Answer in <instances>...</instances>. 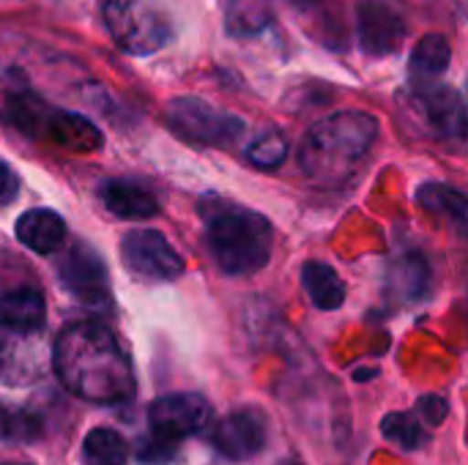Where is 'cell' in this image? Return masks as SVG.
<instances>
[{"label":"cell","instance_id":"1","mask_svg":"<svg viewBox=\"0 0 468 465\" xmlns=\"http://www.w3.org/2000/svg\"><path fill=\"white\" fill-rule=\"evenodd\" d=\"M52 367L60 384L88 403H123L134 392L129 362L115 334L101 323H71L60 332Z\"/></svg>","mask_w":468,"mask_h":465},{"label":"cell","instance_id":"2","mask_svg":"<svg viewBox=\"0 0 468 465\" xmlns=\"http://www.w3.org/2000/svg\"><path fill=\"white\" fill-rule=\"evenodd\" d=\"M200 211L206 219L208 252L228 277H247L269 263L274 227L263 214L222 197H206Z\"/></svg>","mask_w":468,"mask_h":465},{"label":"cell","instance_id":"3","mask_svg":"<svg viewBox=\"0 0 468 465\" xmlns=\"http://www.w3.org/2000/svg\"><path fill=\"white\" fill-rule=\"evenodd\" d=\"M378 121L362 110H343L318 121L299 145V164L318 184H340L370 153Z\"/></svg>","mask_w":468,"mask_h":465},{"label":"cell","instance_id":"4","mask_svg":"<svg viewBox=\"0 0 468 465\" xmlns=\"http://www.w3.org/2000/svg\"><path fill=\"white\" fill-rule=\"evenodd\" d=\"M104 25L129 55L159 52L173 38L170 19L148 0H104Z\"/></svg>","mask_w":468,"mask_h":465},{"label":"cell","instance_id":"5","mask_svg":"<svg viewBox=\"0 0 468 465\" xmlns=\"http://www.w3.org/2000/svg\"><path fill=\"white\" fill-rule=\"evenodd\" d=\"M167 123L178 137L197 145H230L244 132L241 118L222 112L195 96L173 99L167 107Z\"/></svg>","mask_w":468,"mask_h":465},{"label":"cell","instance_id":"6","mask_svg":"<svg viewBox=\"0 0 468 465\" xmlns=\"http://www.w3.org/2000/svg\"><path fill=\"white\" fill-rule=\"evenodd\" d=\"M121 258L123 266L140 280L162 282L184 274L181 255L159 230H132L121 244Z\"/></svg>","mask_w":468,"mask_h":465},{"label":"cell","instance_id":"7","mask_svg":"<svg viewBox=\"0 0 468 465\" xmlns=\"http://www.w3.org/2000/svg\"><path fill=\"white\" fill-rule=\"evenodd\" d=\"M208 422H211V406L206 403V397H200L195 392L165 395L156 403H151V408H148L151 433L165 441H173V444L206 430Z\"/></svg>","mask_w":468,"mask_h":465},{"label":"cell","instance_id":"8","mask_svg":"<svg viewBox=\"0 0 468 465\" xmlns=\"http://www.w3.org/2000/svg\"><path fill=\"white\" fill-rule=\"evenodd\" d=\"M266 439H269L266 417L258 408H239V411H230L225 419H219V425L214 428L211 444L222 458L241 463V460L261 455L266 447Z\"/></svg>","mask_w":468,"mask_h":465},{"label":"cell","instance_id":"9","mask_svg":"<svg viewBox=\"0 0 468 465\" xmlns=\"http://www.w3.org/2000/svg\"><path fill=\"white\" fill-rule=\"evenodd\" d=\"M417 104L428 121V126L447 140H466L468 137V104L463 96L441 82L414 85Z\"/></svg>","mask_w":468,"mask_h":465},{"label":"cell","instance_id":"10","mask_svg":"<svg viewBox=\"0 0 468 465\" xmlns=\"http://www.w3.org/2000/svg\"><path fill=\"white\" fill-rule=\"evenodd\" d=\"M60 282L63 288L82 304L101 307L110 299V285H107V269L101 258L90 247H74L63 266H60Z\"/></svg>","mask_w":468,"mask_h":465},{"label":"cell","instance_id":"11","mask_svg":"<svg viewBox=\"0 0 468 465\" xmlns=\"http://www.w3.org/2000/svg\"><path fill=\"white\" fill-rule=\"evenodd\" d=\"M44 370V348L38 334H25L0 326V384L25 386Z\"/></svg>","mask_w":468,"mask_h":465},{"label":"cell","instance_id":"12","mask_svg":"<svg viewBox=\"0 0 468 465\" xmlns=\"http://www.w3.org/2000/svg\"><path fill=\"white\" fill-rule=\"evenodd\" d=\"M359 44L370 55H389L406 36V22L398 8L384 0H362L356 11Z\"/></svg>","mask_w":468,"mask_h":465},{"label":"cell","instance_id":"13","mask_svg":"<svg viewBox=\"0 0 468 465\" xmlns=\"http://www.w3.org/2000/svg\"><path fill=\"white\" fill-rule=\"evenodd\" d=\"M44 140L55 143L58 148L74 151V153H90L101 148V132L77 112L69 110H49V118L44 123Z\"/></svg>","mask_w":468,"mask_h":465},{"label":"cell","instance_id":"14","mask_svg":"<svg viewBox=\"0 0 468 465\" xmlns=\"http://www.w3.org/2000/svg\"><path fill=\"white\" fill-rule=\"evenodd\" d=\"M417 206L431 217L450 225L461 238H468V195L447 184H422L417 189Z\"/></svg>","mask_w":468,"mask_h":465},{"label":"cell","instance_id":"15","mask_svg":"<svg viewBox=\"0 0 468 465\" xmlns=\"http://www.w3.org/2000/svg\"><path fill=\"white\" fill-rule=\"evenodd\" d=\"M99 197L104 203V208L121 219H151L159 211L156 197L134 184V181H123V178H110L99 186Z\"/></svg>","mask_w":468,"mask_h":465},{"label":"cell","instance_id":"16","mask_svg":"<svg viewBox=\"0 0 468 465\" xmlns=\"http://www.w3.org/2000/svg\"><path fill=\"white\" fill-rule=\"evenodd\" d=\"M16 238L27 249L38 255H49L63 247L66 222L52 208H30L16 219Z\"/></svg>","mask_w":468,"mask_h":465},{"label":"cell","instance_id":"17","mask_svg":"<svg viewBox=\"0 0 468 465\" xmlns=\"http://www.w3.org/2000/svg\"><path fill=\"white\" fill-rule=\"evenodd\" d=\"M47 321V307L44 296L33 288H19L8 291L0 296V326L25 332V334H38Z\"/></svg>","mask_w":468,"mask_h":465},{"label":"cell","instance_id":"18","mask_svg":"<svg viewBox=\"0 0 468 465\" xmlns=\"http://www.w3.org/2000/svg\"><path fill=\"white\" fill-rule=\"evenodd\" d=\"M302 285L307 291V299L324 310L335 312L346 304V282L343 277L324 260H307L302 269Z\"/></svg>","mask_w":468,"mask_h":465},{"label":"cell","instance_id":"19","mask_svg":"<svg viewBox=\"0 0 468 465\" xmlns=\"http://www.w3.org/2000/svg\"><path fill=\"white\" fill-rule=\"evenodd\" d=\"M389 291L403 301H420L431 291V263L420 252H403L389 266Z\"/></svg>","mask_w":468,"mask_h":465},{"label":"cell","instance_id":"20","mask_svg":"<svg viewBox=\"0 0 468 465\" xmlns=\"http://www.w3.org/2000/svg\"><path fill=\"white\" fill-rule=\"evenodd\" d=\"M450 58H452V49H450V41L444 36L431 33V36L420 38L417 47L411 49V58H409L411 82L414 85L439 82V77L450 69Z\"/></svg>","mask_w":468,"mask_h":465},{"label":"cell","instance_id":"21","mask_svg":"<svg viewBox=\"0 0 468 465\" xmlns=\"http://www.w3.org/2000/svg\"><path fill=\"white\" fill-rule=\"evenodd\" d=\"M49 110L52 107L44 99H38L33 93H16L5 104V121L27 137H41Z\"/></svg>","mask_w":468,"mask_h":465},{"label":"cell","instance_id":"22","mask_svg":"<svg viewBox=\"0 0 468 465\" xmlns=\"http://www.w3.org/2000/svg\"><path fill=\"white\" fill-rule=\"evenodd\" d=\"M271 19L266 0H228L225 3V27L230 36H252L263 30Z\"/></svg>","mask_w":468,"mask_h":465},{"label":"cell","instance_id":"23","mask_svg":"<svg viewBox=\"0 0 468 465\" xmlns=\"http://www.w3.org/2000/svg\"><path fill=\"white\" fill-rule=\"evenodd\" d=\"M82 458L88 465H126L129 460V447L126 441L107 428H96L85 436L82 444Z\"/></svg>","mask_w":468,"mask_h":465},{"label":"cell","instance_id":"24","mask_svg":"<svg viewBox=\"0 0 468 465\" xmlns=\"http://www.w3.org/2000/svg\"><path fill=\"white\" fill-rule=\"evenodd\" d=\"M381 433L389 444H395L406 452H417L428 441V433L414 414H387L381 419Z\"/></svg>","mask_w":468,"mask_h":465},{"label":"cell","instance_id":"25","mask_svg":"<svg viewBox=\"0 0 468 465\" xmlns=\"http://www.w3.org/2000/svg\"><path fill=\"white\" fill-rule=\"evenodd\" d=\"M247 159L261 170H277L288 159V140L280 132H263L247 145Z\"/></svg>","mask_w":468,"mask_h":465},{"label":"cell","instance_id":"26","mask_svg":"<svg viewBox=\"0 0 468 465\" xmlns=\"http://www.w3.org/2000/svg\"><path fill=\"white\" fill-rule=\"evenodd\" d=\"M176 447H178V444L165 441V439H159V436H154V433H151V439H148V441L143 444V449H140V460H143V463H154V465L167 463V460L176 455Z\"/></svg>","mask_w":468,"mask_h":465},{"label":"cell","instance_id":"27","mask_svg":"<svg viewBox=\"0 0 468 465\" xmlns=\"http://www.w3.org/2000/svg\"><path fill=\"white\" fill-rule=\"evenodd\" d=\"M447 411H450V406H447V400L439 397V395H428V397H422V400L417 403V414H420L425 422H431V425H441V422L447 419Z\"/></svg>","mask_w":468,"mask_h":465},{"label":"cell","instance_id":"28","mask_svg":"<svg viewBox=\"0 0 468 465\" xmlns=\"http://www.w3.org/2000/svg\"><path fill=\"white\" fill-rule=\"evenodd\" d=\"M19 192V178L14 175V170L0 162V206H8Z\"/></svg>","mask_w":468,"mask_h":465},{"label":"cell","instance_id":"29","mask_svg":"<svg viewBox=\"0 0 468 465\" xmlns=\"http://www.w3.org/2000/svg\"><path fill=\"white\" fill-rule=\"evenodd\" d=\"M14 425H16V417L8 414L5 408H0V441L14 439Z\"/></svg>","mask_w":468,"mask_h":465},{"label":"cell","instance_id":"30","mask_svg":"<svg viewBox=\"0 0 468 465\" xmlns=\"http://www.w3.org/2000/svg\"><path fill=\"white\" fill-rule=\"evenodd\" d=\"M280 465H304V463H299V460H293V458H291V460H282Z\"/></svg>","mask_w":468,"mask_h":465},{"label":"cell","instance_id":"31","mask_svg":"<svg viewBox=\"0 0 468 465\" xmlns=\"http://www.w3.org/2000/svg\"><path fill=\"white\" fill-rule=\"evenodd\" d=\"M291 3H299V5H304V3H315V0H291Z\"/></svg>","mask_w":468,"mask_h":465},{"label":"cell","instance_id":"32","mask_svg":"<svg viewBox=\"0 0 468 465\" xmlns=\"http://www.w3.org/2000/svg\"><path fill=\"white\" fill-rule=\"evenodd\" d=\"M5 465H27V463H5Z\"/></svg>","mask_w":468,"mask_h":465}]
</instances>
